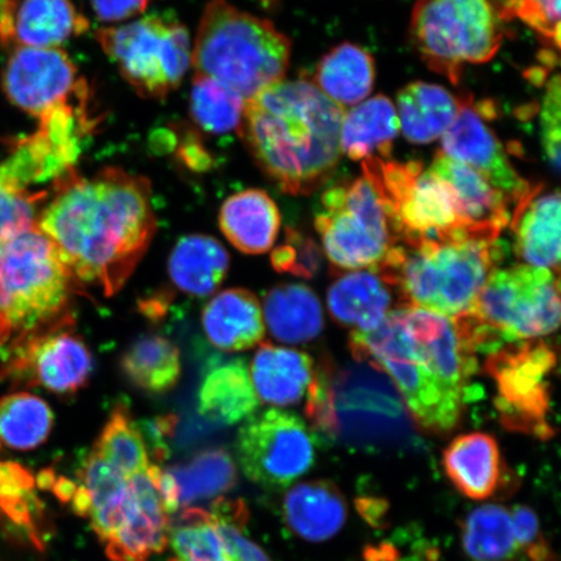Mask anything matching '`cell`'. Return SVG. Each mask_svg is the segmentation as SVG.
I'll return each instance as SVG.
<instances>
[{
  "label": "cell",
  "mask_w": 561,
  "mask_h": 561,
  "mask_svg": "<svg viewBox=\"0 0 561 561\" xmlns=\"http://www.w3.org/2000/svg\"><path fill=\"white\" fill-rule=\"evenodd\" d=\"M37 227L58 248L75 279L115 296L157 231L150 182L114 167L90 178L69 172L55 182Z\"/></svg>",
  "instance_id": "obj_1"
},
{
  "label": "cell",
  "mask_w": 561,
  "mask_h": 561,
  "mask_svg": "<svg viewBox=\"0 0 561 561\" xmlns=\"http://www.w3.org/2000/svg\"><path fill=\"white\" fill-rule=\"evenodd\" d=\"M354 359L383 371L421 427L446 434L458 425L479 369L456 319L402 306L369 332H353Z\"/></svg>",
  "instance_id": "obj_2"
},
{
  "label": "cell",
  "mask_w": 561,
  "mask_h": 561,
  "mask_svg": "<svg viewBox=\"0 0 561 561\" xmlns=\"http://www.w3.org/2000/svg\"><path fill=\"white\" fill-rule=\"evenodd\" d=\"M343 115L313 82L284 79L245 101L238 133L280 191L310 195L339 168Z\"/></svg>",
  "instance_id": "obj_3"
},
{
  "label": "cell",
  "mask_w": 561,
  "mask_h": 561,
  "mask_svg": "<svg viewBox=\"0 0 561 561\" xmlns=\"http://www.w3.org/2000/svg\"><path fill=\"white\" fill-rule=\"evenodd\" d=\"M409 413L390 378L367 362L314 368L306 416L318 436L371 450L404 445L415 437Z\"/></svg>",
  "instance_id": "obj_4"
},
{
  "label": "cell",
  "mask_w": 561,
  "mask_h": 561,
  "mask_svg": "<svg viewBox=\"0 0 561 561\" xmlns=\"http://www.w3.org/2000/svg\"><path fill=\"white\" fill-rule=\"evenodd\" d=\"M502 259L500 238L459 237L398 243L375 270L398 293L403 306L456 319L471 312Z\"/></svg>",
  "instance_id": "obj_5"
},
{
  "label": "cell",
  "mask_w": 561,
  "mask_h": 561,
  "mask_svg": "<svg viewBox=\"0 0 561 561\" xmlns=\"http://www.w3.org/2000/svg\"><path fill=\"white\" fill-rule=\"evenodd\" d=\"M291 41L270 20L238 10L227 0H210L193 45L195 75L206 76L251 100L285 79Z\"/></svg>",
  "instance_id": "obj_6"
},
{
  "label": "cell",
  "mask_w": 561,
  "mask_h": 561,
  "mask_svg": "<svg viewBox=\"0 0 561 561\" xmlns=\"http://www.w3.org/2000/svg\"><path fill=\"white\" fill-rule=\"evenodd\" d=\"M467 318L489 354L507 343L556 332L560 322L558 272L526 264L495 268Z\"/></svg>",
  "instance_id": "obj_7"
},
{
  "label": "cell",
  "mask_w": 561,
  "mask_h": 561,
  "mask_svg": "<svg viewBox=\"0 0 561 561\" xmlns=\"http://www.w3.org/2000/svg\"><path fill=\"white\" fill-rule=\"evenodd\" d=\"M73 276L58 248L37 226L0 245V314L30 332L65 314Z\"/></svg>",
  "instance_id": "obj_8"
},
{
  "label": "cell",
  "mask_w": 561,
  "mask_h": 561,
  "mask_svg": "<svg viewBox=\"0 0 561 561\" xmlns=\"http://www.w3.org/2000/svg\"><path fill=\"white\" fill-rule=\"evenodd\" d=\"M314 227L329 262L343 271L375 270L399 243L389 202L364 173L322 194Z\"/></svg>",
  "instance_id": "obj_9"
},
{
  "label": "cell",
  "mask_w": 561,
  "mask_h": 561,
  "mask_svg": "<svg viewBox=\"0 0 561 561\" xmlns=\"http://www.w3.org/2000/svg\"><path fill=\"white\" fill-rule=\"evenodd\" d=\"M500 20L490 0H416L411 38L425 65L458 85L466 65L500 51Z\"/></svg>",
  "instance_id": "obj_10"
},
{
  "label": "cell",
  "mask_w": 561,
  "mask_h": 561,
  "mask_svg": "<svg viewBox=\"0 0 561 561\" xmlns=\"http://www.w3.org/2000/svg\"><path fill=\"white\" fill-rule=\"evenodd\" d=\"M98 44L136 93L163 100L192 66L193 45L179 21L152 15L95 33Z\"/></svg>",
  "instance_id": "obj_11"
},
{
  "label": "cell",
  "mask_w": 561,
  "mask_h": 561,
  "mask_svg": "<svg viewBox=\"0 0 561 561\" xmlns=\"http://www.w3.org/2000/svg\"><path fill=\"white\" fill-rule=\"evenodd\" d=\"M556 368V351L541 340L510 343L489 355L486 370L495 382V409L507 430L541 439L553 436L551 377Z\"/></svg>",
  "instance_id": "obj_12"
},
{
  "label": "cell",
  "mask_w": 561,
  "mask_h": 561,
  "mask_svg": "<svg viewBox=\"0 0 561 561\" xmlns=\"http://www.w3.org/2000/svg\"><path fill=\"white\" fill-rule=\"evenodd\" d=\"M294 413L268 410L252 415L238 432V461L245 476L272 489L290 486L314 465L319 439Z\"/></svg>",
  "instance_id": "obj_13"
},
{
  "label": "cell",
  "mask_w": 561,
  "mask_h": 561,
  "mask_svg": "<svg viewBox=\"0 0 561 561\" xmlns=\"http://www.w3.org/2000/svg\"><path fill=\"white\" fill-rule=\"evenodd\" d=\"M72 316L19 336L2 377L42 386L56 394H72L89 381L94 362L87 343L72 331Z\"/></svg>",
  "instance_id": "obj_14"
},
{
  "label": "cell",
  "mask_w": 561,
  "mask_h": 561,
  "mask_svg": "<svg viewBox=\"0 0 561 561\" xmlns=\"http://www.w3.org/2000/svg\"><path fill=\"white\" fill-rule=\"evenodd\" d=\"M87 101L65 105L38 118V130L21 139L2 164L0 182L31 191V186L59 181L73 171L80 139L90 129Z\"/></svg>",
  "instance_id": "obj_15"
},
{
  "label": "cell",
  "mask_w": 561,
  "mask_h": 561,
  "mask_svg": "<svg viewBox=\"0 0 561 561\" xmlns=\"http://www.w3.org/2000/svg\"><path fill=\"white\" fill-rule=\"evenodd\" d=\"M2 85L13 105L37 118L88 96L75 62L59 47L13 48Z\"/></svg>",
  "instance_id": "obj_16"
},
{
  "label": "cell",
  "mask_w": 561,
  "mask_h": 561,
  "mask_svg": "<svg viewBox=\"0 0 561 561\" xmlns=\"http://www.w3.org/2000/svg\"><path fill=\"white\" fill-rule=\"evenodd\" d=\"M485 117L472 96H462L458 117L442 136V152L473 168L516 205L531 185L512 167L506 150Z\"/></svg>",
  "instance_id": "obj_17"
},
{
  "label": "cell",
  "mask_w": 561,
  "mask_h": 561,
  "mask_svg": "<svg viewBox=\"0 0 561 561\" xmlns=\"http://www.w3.org/2000/svg\"><path fill=\"white\" fill-rule=\"evenodd\" d=\"M156 465L128 479V496L121 524L107 541L111 561H147L164 551L170 541V522L157 482Z\"/></svg>",
  "instance_id": "obj_18"
},
{
  "label": "cell",
  "mask_w": 561,
  "mask_h": 561,
  "mask_svg": "<svg viewBox=\"0 0 561 561\" xmlns=\"http://www.w3.org/2000/svg\"><path fill=\"white\" fill-rule=\"evenodd\" d=\"M560 194L545 185L530 186L512 209L514 250L526 265L559 273Z\"/></svg>",
  "instance_id": "obj_19"
},
{
  "label": "cell",
  "mask_w": 561,
  "mask_h": 561,
  "mask_svg": "<svg viewBox=\"0 0 561 561\" xmlns=\"http://www.w3.org/2000/svg\"><path fill=\"white\" fill-rule=\"evenodd\" d=\"M431 170L445 179L458 198L462 222L474 233L500 238L510 226L515 205L473 168L437 152Z\"/></svg>",
  "instance_id": "obj_20"
},
{
  "label": "cell",
  "mask_w": 561,
  "mask_h": 561,
  "mask_svg": "<svg viewBox=\"0 0 561 561\" xmlns=\"http://www.w3.org/2000/svg\"><path fill=\"white\" fill-rule=\"evenodd\" d=\"M88 30V19L70 0H16L4 46L58 48Z\"/></svg>",
  "instance_id": "obj_21"
},
{
  "label": "cell",
  "mask_w": 561,
  "mask_h": 561,
  "mask_svg": "<svg viewBox=\"0 0 561 561\" xmlns=\"http://www.w3.org/2000/svg\"><path fill=\"white\" fill-rule=\"evenodd\" d=\"M202 325L213 345L226 353H240L262 345L265 324L262 306L254 293L224 290L208 301Z\"/></svg>",
  "instance_id": "obj_22"
},
{
  "label": "cell",
  "mask_w": 561,
  "mask_h": 561,
  "mask_svg": "<svg viewBox=\"0 0 561 561\" xmlns=\"http://www.w3.org/2000/svg\"><path fill=\"white\" fill-rule=\"evenodd\" d=\"M444 467L460 493L479 501L494 496L506 473L496 440L479 432L455 438L444 453Z\"/></svg>",
  "instance_id": "obj_23"
},
{
  "label": "cell",
  "mask_w": 561,
  "mask_h": 561,
  "mask_svg": "<svg viewBox=\"0 0 561 561\" xmlns=\"http://www.w3.org/2000/svg\"><path fill=\"white\" fill-rule=\"evenodd\" d=\"M249 370L259 401L287 407L298 404L307 397L313 381L314 364L310 356L298 350L262 343Z\"/></svg>",
  "instance_id": "obj_24"
},
{
  "label": "cell",
  "mask_w": 561,
  "mask_h": 561,
  "mask_svg": "<svg viewBox=\"0 0 561 561\" xmlns=\"http://www.w3.org/2000/svg\"><path fill=\"white\" fill-rule=\"evenodd\" d=\"M391 291L376 270L343 273L329 287V311L354 332L374 331L391 311Z\"/></svg>",
  "instance_id": "obj_25"
},
{
  "label": "cell",
  "mask_w": 561,
  "mask_h": 561,
  "mask_svg": "<svg viewBox=\"0 0 561 561\" xmlns=\"http://www.w3.org/2000/svg\"><path fill=\"white\" fill-rule=\"evenodd\" d=\"M219 224L236 249L244 254L259 255L275 244L280 228L278 207L268 194L249 188L224 202Z\"/></svg>",
  "instance_id": "obj_26"
},
{
  "label": "cell",
  "mask_w": 561,
  "mask_h": 561,
  "mask_svg": "<svg viewBox=\"0 0 561 561\" xmlns=\"http://www.w3.org/2000/svg\"><path fill=\"white\" fill-rule=\"evenodd\" d=\"M284 517L298 537L310 542H324L345 525L346 501L332 482H301L286 494Z\"/></svg>",
  "instance_id": "obj_27"
},
{
  "label": "cell",
  "mask_w": 561,
  "mask_h": 561,
  "mask_svg": "<svg viewBox=\"0 0 561 561\" xmlns=\"http://www.w3.org/2000/svg\"><path fill=\"white\" fill-rule=\"evenodd\" d=\"M462 98L427 82H412L399 91V129L411 144L426 145L451 128L461 108Z\"/></svg>",
  "instance_id": "obj_28"
},
{
  "label": "cell",
  "mask_w": 561,
  "mask_h": 561,
  "mask_svg": "<svg viewBox=\"0 0 561 561\" xmlns=\"http://www.w3.org/2000/svg\"><path fill=\"white\" fill-rule=\"evenodd\" d=\"M399 130L397 108L389 98H370L343 115L341 151L353 160L389 158Z\"/></svg>",
  "instance_id": "obj_29"
},
{
  "label": "cell",
  "mask_w": 561,
  "mask_h": 561,
  "mask_svg": "<svg viewBox=\"0 0 561 561\" xmlns=\"http://www.w3.org/2000/svg\"><path fill=\"white\" fill-rule=\"evenodd\" d=\"M264 324L279 342L300 345L311 342L324 328V314L318 296L301 284L273 287L264 298Z\"/></svg>",
  "instance_id": "obj_30"
},
{
  "label": "cell",
  "mask_w": 561,
  "mask_h": 561,
  "mask_svg": "<svg viewBox=\"0 0 561 561\" xmlns=\"http://www.w3.org/2000/svg\"><path fill=\"white\" fill-rule=\"evenodd\" d=\"M229 255L220 242L205 234L182 237L168 262L175 287L193 297H207L227 277Z\"/></svg>",
  "instance_id": "obj_31"
},
{
  "label": "cell",
  "mask_w": 561,
  "mask_h": 561,
  "mask_svg": "<svg viewBox=\"0 0 561 561\" xmlns=\"http://www.w3.org/2000/svg\"><path fill=\"white\" fill-rule=\"evenodd\" d=\"M259 398L250 370L241 359L220 364L209 370L199 389V413L222 425L248 420L256 411Z\"/></svg>",
  "instance_id": "obj_32"
},
{
  "label": "cell",
  "mask_w": 561,
  "mask_h": 561,
  "mask_svg": "<svg viewBox=\"0 0 561 561\" xmlns=\"http://www.w3.org/2000/svg\"><path fill=\"white\" fill-rule=\"evenodd\" d=\"M375 60L353 44H342L329 51L316 68L313 83L329 100L351 107L366 100L374 90Z\"/></svg>",
  "instance_id": "obj_33"
},
{
  "label": "cell",
  "mask_w": 561,
  "mask_h": 561,
  "mask_svg": "<svg viewBox=\"0 0 561 561\" xmlns=\"http://www.w3.org/2000/svg\"><path fill=\"white\" fill-rule=\"evenodd\" d=\"M121 367L128 381L150 394H164L179 383L181 356L161 335H144L125 351Z\"/></svg>",
  "instance_id": "obj_34"
},
{
  "label": "cell",
  "mask_w": 561,
  "mask_h": 561,
  "mask_svg": "<svg viewBox=\"0 0 561 561\" xmlns=\"http://www.w3.org/2000/svg\"><path fill=\"white\" fill-rule=\"evenodd\" d=\"M178 490L179 510L196 502L216 500L237 482V467L224 448H209L184 465L167 469Z\"/></svg>",
  "instance_id": "obj_35"
},
{
  "label": "cell",
  "mask_w": 561,
  "mask_h": 561,
  "mask_svg": "<svg viewBox=\"0 0 561 561\" xmlns=\"http://www.w3.org/2000/svg\"><path fill=\"white\" fill-rule=\"evenodd\" d=\"M80 479L89 500L88 517L96 536L105 542L122 522L128 479L94 453L83 462Z\"/></svg>",
  "instance_id": "obj_36"
},
{
  "label": "cell",
  "mask_w": 561,
  "mask_h": 561,
  "mask_svg": "<svg viewBox=\"0 0 561 561\" xmlns=\"http://www.w3.org/2000/svg\"><path fill=\"white\" fill-rule=\"evenodd\" d=\"M462 546L474 561H516L522 556L511 511L500 504H485L468 515Z\"/></svg>",
  "instance_id": "obj_37"
},
{
  "label": "cell",
  "mask_w": 561,
  "mask_h": 561,
  "mask_svg": "<svg viewBox=\"0 0 561 561\" xmlns=\"http://www.w3.org/2000/svg\"><path fill=\"white\" fill-rule=\"evenodd\" d=\"M54 413L41 398L19 392L0 399V440L16 450H33L50 436Z\"/></svg>",
  "instance_id": "obj_38"
},
{
  "label": "cell",
  "mask_w": 561,
  "mask_h": 561,
  "mask_svg": "<svg viewBox=\"0 0 561 561\" xmlns=\"http://www.w3.org/2000/svg\"><path fill=\"white\" fill-rule=\"evenodd\" d=\"M93 453L126 479L146 472L151 465L144 433L133 423L125 405H117L112 412Z\"/></svg>",
  "instance_id": "obj_39"
},
{
  "label": "cell",
  "mask_w": 561,
  "mask_h": 561,
  "mask_svg": "<svg viewBox=\"0 0 561 561\" xmlns=\"http://www.w3.org/2000/svg\"><path fill=\"white\" fill-rule=\"evenodd\" d=\"M245 101L236 91L206 76L195 75L191 93L194 122L210 135H227L240 128Z\"/></svg>",
  "instance_id": "obj_40"
},
{
  "label": "cell",
  "mask_w": 561,
  "mask_h": 561,
  "mask_svg": "<svg viewBox=\"0 0 561 561\" xmlns=\"http://www.w3.org/2000/svg\"><path fill=\"white\" fill-rule=\"evenodd\" d=\"M171 561H230L213 512L184 511L170 533Z\"/></svg>",
  "instance_id": "obj_41"
},
{
  "label": "cell",
  "mask_w": 561,
  "mask_h": 561,
  "mask_svg": "<svg viewBox=\"0 0 561 561\" xmlns=\"http://www.w3.org/2000/svg\"><path fill=\"white\" fill-rule=\"evenodd\" d=\"M34 479L18 462H0V510L20 525H33L37 497L33 494Z\"/></svg>",
  "instance_id": "obj_42"
},
{
  "label": "cell",
  "mask_w": 561,
  "mask_h": 561,
  "mask_svg": "<svg viewBox=\"0 0 561 561\" xmlns=\"http://www.w3.org/2000/svg\"><path fill=\"white\" fill-rule=\"evenodd\" d=\"M44 192L19 191L0 182V245L37 226Z\"/></svg>",
  "instance_id": "obj_43"
},
{
  "label": "cell",
  "mask_w": 561,
  "mask_h": 561,
  "mask_svg": "<svg viewBox=\"0 0 561 561\" xmlns=\"http://www.w3.org/2000/svg\"><path fill=\"white\" fill-rule=\"evenodd\" d=\"M213 515L230 561H272L256 543L243 535L248 511L241 502H217Z\"/></svg>",
  "instance_id": "obj_44"
},
{
  "label": "cell",
  "mask_w": 561,
  "mask_h": 561,
  "mask_svg": "<svg viewBox=\"0 0 561 561\" xmlns=\"http://www.w3.org/2000/svg\"><path fill=\"white\" fill-rule=\"evenodd\" d=\"M271 261L277 272L310 279L321 270L322 254L310 237L287 229L285 243L273 250Z\"/></svg>",
  "instance_id": "obj_45"
},
{
  "label": "cell",
  "mask_w": 561,
  "mask_h": 561,
  "mask_svg": "<svg viewBox=\"0 0 561 561\" xmlns=\"http://www.w3.org/2000/svg\"><path fill=\"white\" fill-rule=\"evenodd\" d=\"M561 0H507L500 15L503 20L520 19L530 30L541 35L551 48L560 47Z\"/></svg>",
  "instance_id": "obj_46"
},
{
  "label": "cell",
  "mask_w": 561,
  "mask_h": 561,
  "mask_svg": "<svg viewBox=\"0 0 561 561\" xmlns=\"http://www.w3.org/2000/svg\"><path fill=\"white\" fill-rule=\"evenodd\" d=\"M561 90L560 77H552L546 89L541 111L542 144L547 160H549L553 172L560 173V138H561Z\"/></svg>",
  "instance_id": "obj_47"
},
{
  "label": "cell",
  "mask_w": 561,
  "mask_h": 561,
  "mask_svg": "<svg viewBox=\"0 0 561 561\" xmlns=\"http://www.w3.org/2000/svg\"><path fill=\"white\" fill-rule=\"evenodd\" d=\"M511 516L522 556L524 553L530 561H556L535 512L529 507L516 506L511 510Z\"/></svg>",
  "instance_id": "obj_48"
},
{
  "label": "cell",
  "mask_w": 561,
  "mask_h": 561,
  "mask_svg": "<svg viewBox=\"0 0 561 561\" xmlns=\"http://www.w3.org/2000/svg\"><path fill=\"white\" fill-rule=\"evenodd\" d=\"M151 0H91L98 19L105 23H118L140 15Z\"/></svg>",
  "instance_id": "obj_49"
},
{
  "label": "cell",
  "mask_w": 561,
  "mask_h": 561,
  "mask_svg": "<svg viewBox=\"0 0 561 561\" xmlns=\"http://www.w3.org/2000/svg\"><path fill=\"white\" fill-rule=\"evenodd\" d=\"M175 425H178V419L168 415L147 421L145 426H142L147 440H149L151 453L156 456V459L163 460L167 458V439L173 436Z\"/></svg>",
  "instance_id": "obj_50"
},
{
  "label": "cell",
  "mask_w": 561,
  "mask_h": 561,
  "mask_svg": "<svg viewBox=\"0 0 561 561\" xmlns=\"http://www.w3.org/2000/svg\"><path fill=\"white\" fill-rule=\"evenodd\" d=\"M53 488L59 500L68 502L72 500L77 486L72 481L67 479H58L55 480Z\"/></svg>",
  "instance_id": "obj_51"
},
{
  "label": "cell",
  "mask_w": 561,
  "mask_h": 561,
  "mask_svg": "<svg viewBox=\"0 0 561 561\" xmlns=\"http://www.w3.org/2000/svg\"><path fill=\"white\" fill-rule=\"evenodd\" d=\"M11 332V327L7 324V321L2 318V314H0V345H3V343L10 339Z\"/></svg>",
  "instance_id": "obj_52"
}]
</instances>
